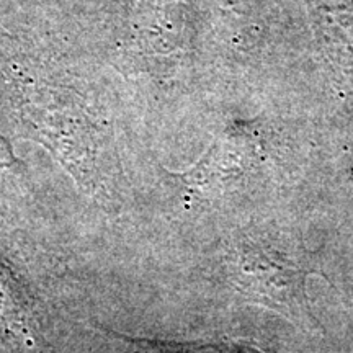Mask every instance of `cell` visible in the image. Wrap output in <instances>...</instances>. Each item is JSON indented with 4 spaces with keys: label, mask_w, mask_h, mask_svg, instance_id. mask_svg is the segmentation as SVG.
Returning <instances> with one entry per match:
<instances>
[{
    "label": "cell",
    "mask_w": 353,
    "mask_h": 353,
    "mask_svg": "<svg viewBox=\"0 0 353 353\" xmlns=\"http://www.w3.org/2000/svg\"><path fill=\"white\" fill-rule=\"evenodd\" d=\"M237 285L249 298L272 309L299 312L304 306V275L294 263L263 247H241L236 265Z\"/></svg>",
    "instance_id": "1"
},
{
    "label": "cell",
    "mask_w": 353,
    "mask_h": 353,
    "mask_svg": "<svg viewBox=\"0 0 353 353\" xmlns=\"http://www.w3.org/2000/svg\"><path fill=\"white\" fill-rule=\"evenodd\" d=\"M0 335L33 345L37 341V317L28 291L20 280L0 263Z\"/></svg>",
    "instance_id": "2"
}]
</instances>
